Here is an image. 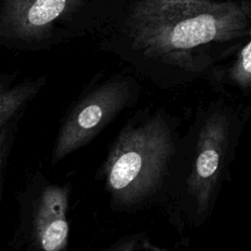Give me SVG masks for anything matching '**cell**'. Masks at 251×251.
<instances>
[{
	"label": "cell",
	"instance_id": "52a82bcc",
	"mask_svg": "<svg viewBox=\"0 0 251 251\" xmlns=\"http://www.w3.org/2000/svg\"><path fill=\"white\" fill-rule=\"evenodd\" d=\"M45 75H22L19 72H0V128L26 109L47 83Z\"/></svg>",
	"mask_w": 251,
	"mask_h": 251
},
{
	"label": "cell",
	"instance_id": "6da1fadb",
	"mask_svg": "<svg viewBox=\"0 0 251 251\" xmlns=\"http://www.w3.org/2000/svg\"><path fill=\"white\" fill-rule=\"evenodd\" d=\"M251 3L234 0H138L127 18L133 45L176 64L196 47L249 31Z\"/></svg>",
	"mask_w": 251,
	"mask_h": 251
},
{
	"label": "cell",
	"instance_id": "5b68a950",
	"mask_svg": "<svg viewBox=\"0 0 251 251\" xmlns=\"http://www.w3.org/2000/svg\"><path fill=\"white\" fill-rule=\"evenodd\" d=\"M84 0H2L0 45L35 51L63 38L58 24L75 12Z\"/></svg>",
	"mask_w": 251,
	"mask_h": 251
},
{
	"label": "cell",
	"instance_id": "7a4b0ae2",
	"mask_svg": "<svg viewBox=\"0 0 251 251\" xmlns=\"http://www.w3.org/2000/svg\"><path fill=\"white\" fill-rule=\"evenodd\" d=\"M172 152L171 132L160 117L122 131L99 173L112 202L128 205L152 192Z\"/></svg>",
	"mask_w": 251,
	"mask_h": 251
},
{
	"label": "cell",
	"instance_id": "ba28073f",
	"mask_svg": "<svg viewBox=\"0 0 251 251\" xmlns=\"http://www.w3.org/2000/svg\"><path fill=\"white\" fill-rule=\"evenodd\" d=\"M23 118H15L0 128V202L3 195L6 169Z\"/></svg>",
	"mask_w": 251,
	"mask_h": 251
},
{
	"label": "cell",
	"instance_id": "8992f818",
	"mask_svg": "<svg viewBox=\"0 0 251 251\" xmlns=\"http://www.w3.org/2000/svg\"><path fill=\"white\" fill-rule=\"evenodd\" d=\"M228 122L215 114L204 124L197 142L196 159L189 177V189L196 199L198 211L203 212L215 188L226 149Z\"/></svg>",
	"mask_w": 251,
	"mask_h": 251
},
{
	"label": "cell",
	"instance_id": "277c9868",
	"mask_svg": "<svg viewBox=\"0 0 251 251\" xmlns=\"http://www.w3.org/2000/svg\"><path fill=\"white\" fill-rule=\"evenodd\" d=\"M128 95L127 84L113 79L81 92L62 116L51 151V165L89 143L122 110Z\"/></svg>",
	"mask_w": 251,
	"mask_h": 251
},
{
	"label": "cell",
	"instance_id": "3957f363",
	"mask_svg": "<svg viewBox=\"0 0 251 251\" xmlns=\"http://www.w3.org/2000/svg\"><path fill=\"white\" fill-rule=\"evenodd\" d=\"M71 193L68 182H53L40 170L28 173L16 192L17 222L7 246L28 251L67 249Z\"/></svg>",
	"mask_w": 251,
	"mask_h": 251
},
{
	"label": "cell",
	"instance_id": "9c48e42d",
	"mask_svg": "<svg viewBox=\"0 0 251 251\" xmlns=\"http://www.w3.org/2000/svg\"><path fill=\"white\" fill-rule=\"evenodd\" d=\"M250 40L241 50L238 60L231 69V77L241 86L251 85V26Z\"/></svg>",
	"mask_w": 251,
	"mask_h": 251
}]
</instances>
